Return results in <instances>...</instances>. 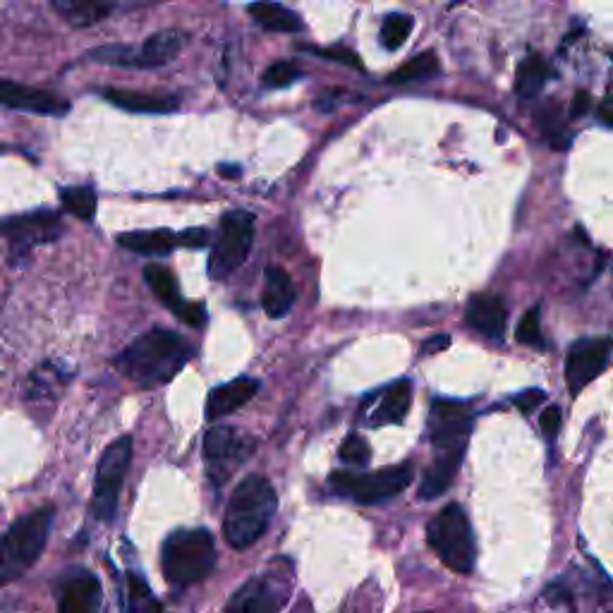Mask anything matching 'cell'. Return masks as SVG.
Wrapping results in <instances>:
<instances>
[{"label": "cell", "mask_w": 613, "mask_h": 613, "mask_svg": "<svg viewBox=\"0 0 613 613\" xmlns=\"http://www.w3.org/2000/svg\"><path fill=\"white\" fill-rule=\"evenodd\" d=\"M192 345L175 331L154 329L120 352L115 367L139 388H156L173 381L190 362Z\"/></svg>", "instance_id": "6da1fadb"}, {"label": "cell", "mask_w": 613, "mask_h": 613, "mask_svg": "<svg viewBox=\"0 0 613 613\" xmlns=\"http://www.w3.org/2000/svg\"><path fill=\"white\" fill-rule=\"evenodd\" d=\"M278 511L276 489L266 477L252 475L235 487L223 518V534L233 549H250L269 530Z\"/></svg>", "instance_id": "7a4b0ae2"}, {"label": "cell", "mask_w": 613, "mask_h": 613, "mask_svg": "<svg viewBox=\"0 0 613 613\" xmlns=\"http://www.w3.org/2000/svg\"><path fill=\"white\" fill-rule=\"evenodd\" d=\"M216 566V544L206 530H175L161 551L163 578L173 587H190Z\"/></svg>", "instance_id": "3957f363"}, {"label": "cell", "mask_w": 613, "mask_h": 613, "mask_svg": "<svg viewBox=\"0 0 613 613\" xmlns=\"http://www.w3.org/2000/svg\"><path fill=\"white\" fill-rule=\"evenodd\" d=\"M53 506L39 508L27 518L17 520L0 537V587L22 578L29 568L44 554V546L53 525Z\"/></svg>", "instance_id": "277c9868"}, {"label": "cell", "mask_w": 613, "mask_h": 613, "mask_svg": "<svg viewBox=\"0 0 613 613\" xmlns=\"http://www.w3.org/2000/svg\"><path fill=\"white\" fill-rule=\"evenodd\" d=\"M427 537L429 546L439 554V558L448 568L460 575L472 573L477 558V546L470 518H467L463 506L448 503L432 523H429Z\"/></svg>", "instance_id": "5b68a950"}, {"label": "cell", "mask_w": 613, "mask_h": 613, "mask_svg": "<svg viewBox=\"0 0 613 613\" xmlns=\"http://www.w3.org/2000/svg\"><path fill=\"white\" fill-rule=\"evenodd\" d=\"M132 460V439L123 436V439L113 441L106 448L96 467V482H94V496H91V518L99 523H111L118 513V496L123 489V479L127 475V467Z\"/></svg>", "instance_id": "8992f818"}, {"label": "cell", "mask_w": 613, "mask_h": 613, "mask_svg": "<svg viewBox=\"0 0 613 613\" xmlns=\"http://www.w3.org/2000/svg\"><path fill=\"white\" fill-rule=\"evenodd\" d=\"M415 477V467L410 463L384 467V470L367 472V475H355V472H333L331 487L341 496L357 503H379L393 499L400 491L410 487Z\"/></svg>", "instance_id": "52a82bcc"}, {"label": "cell", "mask_w": 613, "mask_h": 613, "mask_svg": "<svg viewBox=\"0 0 613 613\" xmlns=\"http://www.w3.org/2000/svg\"><path fill=\"white\" fill-rule=\"evenodd\" d=\"M254 242V214L250 211H230L221 221V235H218L214 252L209 259V276L214 281H226L245 264L247 254Z\"/></svg>", "instance_id": "ba28073f"}, {"label": "cell", "mask_w": 613, "mask_h": 613, "mask_svg": "<svg viewBox=\"0 0 613 613\" xmlns=\"http://www.w3.org/2000/svg\"><path fill=\"white\" fill-rule=\"evenodd\" d=\"M254 451V439L235 427H211L204 436V460L209 479L221 487L230 475L250 458Z\"/></svg>", "instance_id": "9c48e42d"}, {"label": "cell", "mask_w": 613, "mask_h": 613, "mask_svg": "<svg viewBox=\"0 0 613 613\" xmlns=\"http://www.w3.org/2000/svg\"><path fill=\"white\" fill-rule=\"evenodd\" d=\"M63 233V218L56 211H32V214L10 216L0 223V238L10 242L12 254H27L36 245L56 242Z\"/></svg>", "instance_id": "30bf717a"}, {"label": "cell", "mask_w": 613, "mask_h": 613, "mask_svg": "<svg viewBox=\"0 0 613 613\" xmlns=\"http://www.w3.org/2000/svg\"><path fill=\"white\" fill-rule=\"evenodd\" d=\"M611 352L613 341L606 336L587 338V341L575 343L573 348H570L566 360V381L573 396H578L582 388L592 384V381L609 367Z\"/></svg>", "instance_id": "8fae6325"}, {"label": "cell", "mask_w": 613, "mask_h": 613, "mask_svg": "<svg viewBox=\"0 0 613 613\" xmlns=\"http://www.w3.org/2000/svg\"><path fill=\"white\" fill-rule=\"evenodd\" d=\"M472 432V415L465 403L458 400H434L429 415V434L436 451L443 448H467Z\"/></svg>", "instance_id": "7c38bea8"}, {"label": "cell", "mask_w": 613, "mask_h": 613, "mask_svg": "<svg viewBox=\"0 0 613 613\" xmlns=\"http://www.w3.org/2000/svg\"><path fill=\"white\" fill-rule=\"evenodd\" d=\"M288 590L276 578H252L233 594L223 613H278Z\"/></svg>", "instance_id": "4fadbf2b"}, {"label": "cell", "mask_w": 613, "mask_h": 613, "mask_svg": "<svg viewBox=\"0 0 613 613\" xmlns=\"http://www.w3.org/2000/svg\"><path fill=\"white\" fill-rule=\"evenodd\" d=\"M0 103L15 111H27L36 115H65L70 103L51 91L27 87L17 82H0Z\"/></svg>", "instance_id": "5bb4252c"}, {"label": "cell", "mask_w": 613, "mask_h": 613, "mask_svg": "<svg viewBox=\"0 0 613 613\" xmlns=\"http://www.w3.org/2000/svg\"><path fill=\"white\" fill-rule=\"evenodd\" d=\"M465 321L472 331L482 333L491 341H501L508 324V309L499 295L479 293L467 305Z\"/></svg>", "instance_id": "9a60e30c"}, {"label": "cell", "mask_w": 613, "mask_h": 613, "mask_svg": "<svg viewBox=\"0 0 613 613\" xmlns=\"http://www.w3.org/2000/svg\"><path fill=\"white\" fill-rule=\"evenodd\" d=\"M259 391V381L250 379V376H242V379L230 381V384H223L214 388L206 398V420L216 422L221 417L230 415V412L240 410L242 405L250 403V400L257 396Z\"/></svg>", "instance_id": "2e32d148"}, {"label": "cell", "mask_w": 613, "mask_h": 613, "mask_svg": "<svg viewBox=\"0 0 613 613\" xmlns=\"http://www.w3.org/2000/svg\"><path fill=\"white\" fill-rule=\"evenodd\" d=\"M101 606V582L96 575L82 570L65 582L60 594L58 613H99Z\"/></svg>", "instance_id": "e0dca14e"}, {"label": "cell", "mask_w": 613, "mask_h": 613, "mask_svg": "<svg viewBox=\"0 0 613 613\" xmlns=\"http://www.w3.org/2000/svg\"><path fill=\"white\" fill-rule=\"evenodd\" d=\"M465 451L467 448H443V451H436L434 463L420 484V499H436V496H441L443 491L451 487L460 465H463Z\"/></svg>", "instance_id": "ac0fdd59"}, {"label": "cell", "mask_w": 613, "mask_h": 613, "mask_svg": "<svg viewBox=\"0 0 613 613\" xmlns=\"http://www.w3.org/2000/svg\"><path fill=\"white\" fill-rule=\"evenodd\" d=\"M295 285L290 281L288 271H283L281 266H269L264 273V295H262V307L266 317L271 319H283L295 305Z\"/></svg>", "instance_id": "d6986e66"}, {"label": "cell", "mask_w": 613, "mask_h": 613, "mask_svg": "<svg viewBox=\"0 0 613 613\" xmlns=\"http://www.w3.org/2000/svg\"><path fill=\"white\" fill-rule=\"evenodd\" d=\"M103 99L113 106L123 108L130 113H173L178 111V99L175 96H156L142 94V91H127V89H106Z\"/></svg>", "instance_id": "ffe728a7"}, {"label": "cell", "mask_w": 613, "mask_h": 613, "mask_svg": "<svg viewBox=\"0 0 613 613\" xmlns=\"http://www.w3.org/2000/svg\"><path fill=\"white\" fill-rule=\"evenodd\" d=\"M182 46H185V34L178 29H163V32L149 36L139 46V68H161V65L171 63L173 58H178Z\"/></svg>", "instance_id": "44dd1931"}, {"label": "cell", "mask_w": 613, "mask_h": 613, "mask_svg": "<svg viewBox=\"0 0 613 613\" xmlns=\"http://www.w3.org/2000/svg\"><path fill=\"white\" fill-rule=\"evenodd\" d=\"M118 245L135 254H144V257H166L178 245V235L168 228L135 230V233H120Z\"/></svg>", "instance_id": "7402d4cb"}, {"label": "cell", "mask_w": 613, "mask_h": 613, "mask_svg": "<svg viewBox=\"0 0 613 613\" xmlns=\"http://www.w3.org/2000/svg\"><path fill=\"white\" fill-rule=\"evenodd\" d=\"M53 8L70 27L84 29L111 15V0H53Z\"/></svg>", "instance_id": "603a6c76"}, {"label": "cell", "mask_w": 613, "mask_h": 613, "mask_svg": "<svg viewBox=\"0 0 613 613\" xmlns=\"http://www.w3.org/2000/svg\"><path fill=\"white\" fill-rule=\"evenodd\" d=\"M250 17L266 32L295 34L302 29L300 17L293 10L285 8V5L276 3V0H257V3H252Z\"/></svg>", "instance_id": "cb8c5ba5"}, {"label": "cell", "mask_w": 613, "mask_h": 613, "mask_svg": "<svg viewBox=\"0 0 613 613\" xmlns=\"http://www.w3.org/2000/svg\"><path fill=\"white\" fill-rule=\"evenodd\" d=\"M410 405H412V384L403 379L384 393L379 408L369 415V424H376V427H381V424H400L405 417H408Z\"/></svg>", "instance_id": "d4e9b609"}, {"label": "cell", "mask_w": 613, "mask_h": 613, "mask_svg": "<svg viewBox=\"0 0 613 613\" xmlns=\"http://www.w3.org/2000/svg\"><path fill=\"white\" fill-rule=\"evenodd\" d=\"M144 281L151 290H154V295L159 297V300L166 305L171 312L178 314L182 305H185V300H182L180 295V285L178 278L173 276L171 269H166V266L161 264H149L147 269H144Z\"/></svg>", "instance_id": "484cf974"}, {"label": "cell", "mask_w": 613, "mask_h": 613, "mask_svg": "<svg viewBox=\"0 0 613 613\" xmlns=\"http://www.w3.org/2000/svg\"><path fill=\"white\" fill-rule=\"evenodd\" d=\"M549 80V68L539 56H527L515 72V91L520 99H534Z\"/></svg>", "instance_id": "4316f807"}, {"label": "cell", "mask_w": 613, "mask_h": 613, "mask_svg": "<svg viewBox=\"0 0 613 613\" xmlns=\"http://www.w3.org/2000/svg\"><path fill=\"white\" fill-rule=\"evenodd\" d=\"M436 72H439V58H436L434 51H424L420 56L410 58L408 63L400 65L388 80L393 84H410V82L427 80V77L436 75Z\"/></svg>", "instance_id": "83f0119b"}, {"label": "cell", "mask_w": 613, "mask_h": 613, "mask_svg": "<svg viewBox=\"0 0 613 613\" xmlns=\"http://www.w3.org/2000/svg\"><path fill=\"white\" fill-rule=\"evenodd\" d=\"M60 202H63V206L72 216L82 218V221H91L96 214V192L91 185L65 187V190L60 192Z\"/></svg>", "instance_id": "f1b7e54d"}, {"label": "cell", "mask_w": 613, "mask_h": 613, "mask_svg": "<svg viewBox=\"0 0 613 613\" xmlns=\"http://www.w3.org/2000/svg\"><path fill=\"white\" fill-rule=\"evenodd\" d=\"M127 604H130V613H163L159 599L151 594L149 585L137 573L127 575Z\"/></svg>", "instance_id": "f546056e"}, {"label": "cell", "mask_w": 613, "mask_h": 613, "mask_svg": "<svg viewBox=\"0 0 613 613\" xmlns=\"http://www.w3.org/2000/svg\"><path fill=\"white\" fill-rule=\"evenodd\" d=\"M412 27H415V20L410 15H403V12H393L388 15L384 24H381V44H384L388 51H396L410 39Z\"/></svg>", "instance_id": "4dcf8cb0"}, {"label": "cell", "mask_w": 613, "mask_h": 613, "mask_svg": "<svg viewBox=\"0 0 613 613\" xmlns=\"http://www.w3.org/2000/svg\"><path fill=\"white\" fill-rule=\"evenodd\" d=\"M91 58L113 68H139V48L135 46H101L91 51Z\"/></svg>", "instance_id": "1f68e13d"}, {"label": "cell", "mask_w": 613, "mask_h": 613, "mask_svg": "<svg viewBox=\"0 0 613 613\" xmlns=\"http://www.w3.org/2000/svg\"><path fill=\"white\" fill-rule=\"evenodd\" d=\"M338 455H341L343 463H348V465H367L369 458H372V448H369V443L364 441L362 436L350 434L348 439L341 443V451H338Z\"/></svg>", "instance_id": "d6a6232c"}, {"label": "cell", "mask_w": 613, "mask_h": 613, "mask_svg": "<svg viewBox=\"0 0 613 613\" xmlns=\"http://www.w3.org/2000/svg\"><path fill=\"white\" fill-rule=\"evenodd\" d=\"M297 77H300V70H297V65L293 63H273L269 70L262 75V82L269 89H283L290 87Z\"/></svg>", "instance_id": "836d02e7"}, {"label": "cell", "mask_w": 613, "mask_h": 613, "mask_svg": "<svg viewBox=\"0 0 613 613\" xmlns=\"http://www.w3.org/2000/svg\"><path fill=\"white\" fill-rule=\"evenodd\" d=\"M515 338H518L523 345H534V348H542V329H539V309L534 307L530 312H525V317L520 319L518 331H515Z\"/></svg>", "instance_id": "e575fe53"}, {"label": "cell", "mask_w": 613, "mask_h": 613, "mask_svg": "<svg viewBox=\"0 0 613 613\" xmlns=\"http://www.w3.org/2000/svg\"><path fill=\"white\" fill-rule=\"evenodd\" d=\"M561 422H563V410L558 408V405H549L542 412V417H539V427H542V432L549 436V439H554V436L561 432Z\"/></svg>", "instance_id": "d590c367"}, {"label": "cell", "mask_w": 613, "mask_h": 613, "mask_svg": "<svg viewBox=\"0 0 613 613\" xmlns=\"http://www.w3.org/2000/svg\"><path fill=\"white\" fill-rule=\"evenodd\" d=\"M546 400V393L539 391V388H530V391H523L518 393V396L513 398L515 408H518L520 412H525V415H530L532 410H537L539 405H542Z\"/></svg>", "instance_id": "8d00e7d4"}, {"label": "cell", "mask_w": 613, "mask_h": 613, "mask_svg": "<svg viewBox=\"0 0 613 613\" xmlns=\"http://www.w3.org/2000/svg\"><path fill=\"white\" fill-rule=\"evenodd\" d=\"M178 317L185 321V324L194 326V329H202L206 324V309L202 305H190V302H185L178 312Z\"/></svg>", "instance_id": "74e56055"}, {"label": "cell", "mask_w": 613, "mask_h": 613, "mask_svg": "<svg viewBox=\"0 0 613 613\" xmlns=\"http://www.w3.org/2000/svg\"><path fill=\"white\" fill-rule=\"evenodd\" d=\"M178 245L199 250V247L209 245V233H206L204 228H190V230H185V233L178 235Z\"/></svg>", "instance_id": "f35d334b"}, {"label": "cell", "mask_w": 613, "mask_h": 613, "mask_svg": "<svg viewBox=\"0 0 613 613\" xmlns=\"http://www.w3.org/2000/svg\"><path fill=\"white\" fill-rule=\"evenodd\" d=\"M314 53H319V56H324V58L338 60V63L350 65V68H362L360 58H357L355 53H350L348 48H333V51H317V48H314Z\"/></svg>", "instance_id": "ab89813d"}, {"label": "cell", "mask_w": 613, "mask_h": 613, "mask_svg": "<svg viewBox=\"0 0 613 613\" xmlns=\"http://www.w3.org/2000/svg\"><path fill=\"white\" fill-rule=\"evenodd\" d=\"M544 599L549 604H554V606L570 604V592L566 590V587H561V585H551V587H546V590H544Z\"/></svg>", "instance_id": "60d3db41"}, {"label": "cell", "mask_w": 613, "mask_h": 613, "mask_svg": "<svg viewBox=\"0 0 613 613\" xmlns=\"http://www.w3.org/2000/svg\"><path fill=\"white\" fill-rule=\"evenodd\" d=\"M592 108V96L587 94V91H578L573 99V106H570V115L573 118H580V115H585Z\"/></svg>", "instance_id": "b9f144b4"}, {"label": "cell", "mask_w": 613, "mask_h": 613, "mask_svg": "<svg viewBox=\"0 0 613 613\" xmlns=\"http://www.w3.org/2000/svg\"><path fill=\"white\" fill-rule=\"evenodd\" d=\"M448 345H451V336H446V333H439V336L429 338L427 343H424V355H432V352H441L446 350Z\"/></svg>", "instance_id": "7bdbcfd3"}, {"label": "cell", "mask_w": 613, "mask_h": 613, "mask_svg": "<svg viewBox=\"0 0 613 613\" xmlns=\"http://www.w3.org/2000/svg\"><path fill=\"white\" fill-rule=\"evenodd\" d=\"M218 173H221L223 178L235 180V178H240V175H242V168L240 166H228V163H221V166H218Z\"/></svg>", "instance_id": "ee69618b"}, {"label": "cell", "mask_w": 613, "mask_h": 613, "mask_svg": "<svg viewBox=\"0 0 613 613\" xmlns=\"http://www.w3.org/2000/svg\"><path fill=\"white\" fill-rule=\"evenodd\" d=\"M599 118L604 120V123L613 125V103L611 101H604L602 108H599Z\"/></svg>", "instance_id": "f6af8a7d"}, {"label": "cell", "mask_w": 613, "mask_h": 613, "mask_svg": "<svg viewBox=\"0 0 613 613\" xmlns=\"http://www.w3.org/2000/svg\"><path fill=\"white\" fill-rule=\"evenodd\" d=\"M458 3H463V0H448V5H458Z\"/></svg>", "instance_id": "bcb514c9"}, {"label": "cell", "mask_w": 613, "mask_h": 613, "mask_svg": "<svg viewBox=\"0 0 613 613\" xmlns=\"http://www.w3.org/2000/svg\"><path fill=\"white\" fill-rule=\"evenodd\" d=\"M609 613H613V606H611V611H609Z\"/></svg>", "instance_id": "7dc6e473"}]
</instances>
